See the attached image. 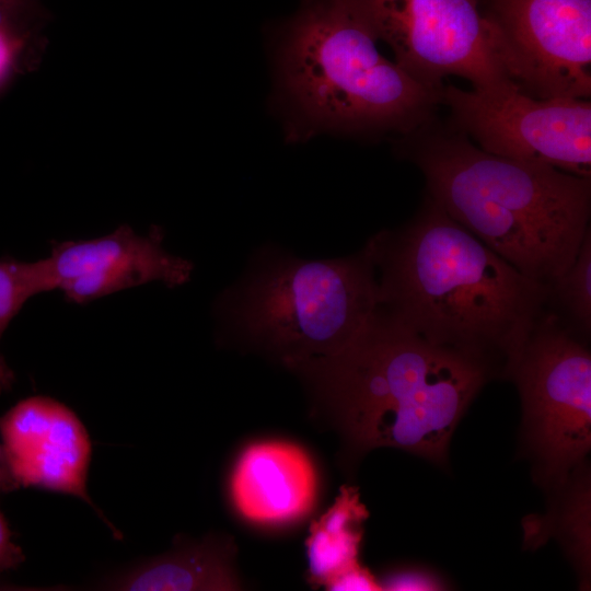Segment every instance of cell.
<instances>
[{"label":"cell","instance_id":"6da1fadb","mask_svg":"<svg viewBox=\"0 0 591 591\" xmlns=\"http://www.w3.org/2000/svg\"><path fill=\"white\" fill-rule=\"evenodd\" d=\"M379 308L427 341L484 364L493 379L546 310L548 286L500 257L427 194L404 225L364 245Z\"/></svg>","mask_w":591,"mask_h":591},{"label":"cell","instance_id":"7a4b0ae2","mask_svg":"<svg viewBox=\"0 0 591 591\" xmlns=\"http://www.w3.org/2000/svg\"><path fill=\"white\" fill-rule=\"evenodd\" d=\"M289 370L349 456L394 448L437 465L448 463L460 420L493 379L484 364L427 341L380 308L341 351Z\"/></svg>","mask_w":591,"mask_h":591},{"label":"cell","instance_id":"3957f363","mask_svg":"<svg viewBox=\"0 0 591 591\" xmlns=\"http://www.w3.org/2000/svg\"><path fill=\"white\" fill-rule=\"evenodd\" d=\"M406 136L399 153L453 220L535 281L567 270L590 229V177L488 153L434 119Z\"/></svg>","mask_w":591,"mask_h":591},{"label":"cell","instance_id":"277c9868","mask_svg":"<svg viewBox=\"0 0 591 591\" xmlns=\"http://www.w3.org/2000/svg\"><path fill=\"white\" fill-rule=\"evenodd\" d=\"M356 0H305L279 57L280 86L313 128L404 136L434 119L442 88L383 57Z\"/></svg>","mask_w":591,"mask_h":591},{"label":"cell","instance_id":"5b68a950","mask_svg":"<svg viewBox=\"0 0 591 591\" xmlns=\"http://www.w3.org/2000/svg\"><path fill=\"white\" fill-rule=\"evenodd\" d=\"M228 324L286 368L333 356L351 344L379 309L371 256H276L219 302Z\"/></svg>","mask_w":591,"mask_h":591},{"label":"cell","instance_id":"8992f818","mask_svg":"<svg viewBox=\"0 0 591 591\" xmlns=\"http://www.w3.org/2000/svg\"><path fill=\"white\" fill-rule=\"evenodd\" d=\"M502 379L521 401L519 455L549 496L587 464L591 450V351L547 309L508 361Z\"/></svg>","mask_w":591,"mask_h":591},{"label":"cell","instance_id":"52a82bcc","mask_svg":"<svg viewBox=\"0 0 591 591\" xmlns=\"http://www.w3.org/2000/svg\"><path fill=\"white\" fill-rule=\"evenodd\" d=\"M451 125L482 150L591 178V102L536 99L514 82L466 91L443 85Z\"/></svg>","mask_w":591,"mask_h":591},{"label":"cell","instance_id":"ba28073f","mask_svg":"<svg viewBox=\"0 0 591 591\" xmlns=\"http://www.w3.org/2000/svg\"><path fill=\"white\" fill-rule=\"evenodd\" d=\"M375 37L416 80L442 88L455 76L475 90L513 82L496 50L479 0H356Z\"/></svg>","mask_w":591,"mask_h":591},{"label":"cell","instance_id":"9c48e42d","mask_svg":"<svg viewBox=\"0 0 591 591\" xmlns=\"http://www.w3.org/2000/svg\"><path fill=\"white\" fill-rule=\"evenodd\" d=\"M498 57L536 99L591 96V0H479Z\"/></svg>","mask_w":591,"mask_h":591},{"label":"cell","instance_id":"30bf717a","mask_svg":"<svg viewBox=\"0 0 591 591\" xmlns=\"http://www.w3.org/2000/svg\"><path fill=\"white\" fill-rule=\"evenodd\" d=\"M0 438L18 489L35 487L77 497L121 538L88 494L92 443L72 409L48 396L26 397L0 416Z\"/></svg>","mask_w":591,"mask_h":591},{"label":"cell","instance_id":"8fae6325","mask_svg":"<svg viewBox=\"0 0 591 591\" xmlns=\"http://www.w3.org/2000/svg\"><path fill=\"white\" fill-rule=\"evenodd\" d=\"M163 236L157 225L141 235L121 224L94 239L53 241L47 259L55 290L66 301L83 305L149 282L182 286L192 276L193 263L169 253Z\"/></svg>","mask_w":591,"mask_h":591},{"label":"cell","instance_id":"7c38bea8","mask_svg":"<svg viewBox=\"0 0 591 591\" xmlns=\"http://www.w3.org/2000/svg\"><path fill=\"white\" fill-rule=\"evenodd\" d=\"M320 491L318 472L305 449L287 440L245 445L228 478V497L246 523L264 529L297 524L310 515Z\"/></svg>","mask_w":591,"mask_h":591},{"label":"cell","instance_id":"4fadbf2b","mask_svg":"<svg viewBox=\"0 0 591 591\" xmlns=\"http://www.w3.org/2000/svg\"><path fill=\"white\" fill-rule=\"evenodd\" d=\"M232 541L224 536L178 542L166 554L115 576L105 587L136 591L239 590Z\"/></svg>","mask_w":591,"mask_h":591},{"label":"cell","instance_id":"5bb4252c","mask_svg":"<svg viewBox=\"0 0 591 591\" xmlns=\"http://www.w3.org/2000/svg\"><path fill=\"white\" fill-rule=\"evenodd\" d=\"M369 512L355 486L344 485L333 505L309 528L305 538L306 583L317 589L341 570L359 561L363 522Z\"/></svg>","mask_w":591,"mask_h":591},{"label":"cell","instance_id":"9a60e30c","mask_svg":"<svg viewBox=\"0 0 591 591\" xmlns=\"http://www.w3.org/2000/svg\"><path fill=\"white\" fill-rule=\"evenodd\" d=\"M589 477V467L586 464L563 488L549 496L552 510L545 518L553 524L552 533L560 537L584 582L590 571Z\"/></svg>","mask_w":591,"mask_h":591},{"label":"cell","instance_id":"2e32d148","mask_svg":"<svg viewBox=\"0 0 591 591\" xmlns=\"http://www.w3.org/2000/svg\"><path fill=\"white\" fill-rule=\"evenodd\" d=\"M55 290L47 257L34 262L0 258V340L14 316L32 297ZM15 374L0 354V395L11 391Z\"/></svg>","mask_w":591,"mask_h":591},{"label":"cell","instance_id":"e0dca14e","mask_svg":"<svg viewBox=\"0 0 591 591\" xmlns=\"http://www.w3.org/2000/svg\"><path fill=\"white\" fill-rule=\"evenodd\" d=\"M546 309L575 335H591V228L567 270L548 286Z\"/></svg>","mask_w":591,"mask_h":591},{"label":"cell","instance_id":"ac0fdd59","mask_svg":"<svg viewBox=\"0 0 591 591\" xmlns=\"http://www.w3.org/2000/svg\"><path fill=\"white\" fill-rule=\"evenodd\" d=\"M44 48V42L0 27V86L14 74L30 71L37 66Z\"/></svg>","mask_w":591,"mask_h":591},{"label":"cell","instance_id":"d6986e66","mask_svg":"<svg viewBox=\"0 0 591 591\" xmlns=\"http://www.w3.org/2000/svg\"><path fill=\"white\" fill-rule=\"evenodd\" d=\"M47 14L40 0H0V27L46 43L43 28Z\"/></svg>","mask_w":591,"mask_h":591},{"label":"cell","instance_id":"ffe728a7","mask_svg":"<svg viewBox=\"0 0 591 591\" xmlns=\"http://www.w3.org/2000/svg\"><path fill=\"white\" fill-rule=\"evenodd\" d=\"M378 579L382 590L386 591L445 590L448 588L445 580L437 572L419 566L396 568Z\"/></svg>","mask_w":591,"mask_h":591},{"label":"cell","instance_id":"44dd1931","mask_svg":"<svg viewBox=\"0 0 591 591\" xmlns=\"http://www.w3.org/2000/svg\"><path fill=\"white\" fill-rule=\"evenodd\" d=\"M331 591H381L379 579L359 561L341 570L324 586Z\"/></svg>","mask_w":591,"mask_h":591},{"label":"cell","instance_id":"7402d4cb","mask_svg":"<svg viewBox=\"0 0 591 591\" xmlns=\"http://www.w3.org/2000/svg\"><path fill=\"white\" fill-rule=\"evenodd\" d=\"M24 560L23 549L13 542L12 532L0 510V572L16 569Z\"/></svg>","mask_w":591,"mask_h":591},{"label":"cell","instance_id":"603a6c76","mask_svg":"<svg viewBox=\"0 0 591 591\" xmlns=\"http://www.w3.org/2000/svg\"><path fill=\"white\" fill-rule=\"evenodd\" d=\"M11 478V475L5 466L3 451L0 443V482H5Z\"/></svg>","mask_w":591,"mask_h":591}]
</instances>
